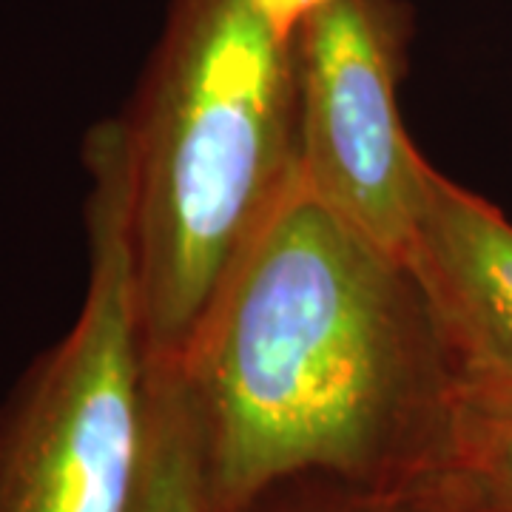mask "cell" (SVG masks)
<instances>
[{"mask_svg":"<svg viewBox=\"0 0 512 512\" xmlns=\"http://www.w3.org/2000/svg\"><path fill=\"white\" fill-rule=\"evenodd\" d=\"M180 365L205 512L299 476L433 473L458 376L416 271L296 174L239 254Z\"/></svg>","mask_w":512,"mask_h":512,"instance_id":"cell-1","label":"cell"},{"mask_svg":"<svg viewBox=\"0 0 512 512\" xmlns=\"http://www.w3.org/2000/svg\"><path fill=\"white\" fill-rule=\"evenodd\" d=\"M120 120L146 359L183 362L299 174L296 43H282L251 0H168Z\"/></svg>","mask_w":512,"mask_h":512,"instance_id":"cell-2","label":"cell"},{"mask_svg":"<svg viewBox=\"0 0 512 512\" xmlns=\"http://www.w3.org/2000/svg\"><path fill=\"white\" fill-rule=\"evenodd\" d=\"M83 168V302L0 399V512H131L143 473L148 362L120 117L86 131Z\"/></svg>","mask_w":512,"mask_h":512,"instance_id":"cell-3","label":"cell"},{"mask_svg":"<svg viewBox=\"0 0 512 512\" xmlns=\"http://www.w3.org/2000/svg\"><path fill=\"white\" fill-rule=\"evenodd\" d=\"M410 32L402 0H333L296 37L299 177L404 262L430 165L399 109Z\"/></svg>","mask_w":512,"mask_h":512,"instance_id":"cell-4","label":"cell"},{"mask_svg":"<svg viewBox=\"0 0 512 512\" xmlns=\"http://www.w3.org/2000/svg\"><path fill=\"white\" fill-rule=\"evenodd\" d=\"M407 265L427 293L458 384L512 393V222L427 165Z\"/></svg>","mask_w":512,"mask_h":512,"instance_id":"cell-5","label":"cell"},{"mask_svg":"<svg viewBox=\"0 0 512 512\" xmlns=\"http://www.w3.org/2000/svg\"><path fill=\"white\" fill-rule=\"evenodd\" d=\"M131 512H205L197 419L171 362L146 367V453Z\"/></svg>","mask_w":512,"mask_h":512,"instance_id":"cell-6","label":"cell"},{"mask_svg":"<svg viewBox=\"0 0 512 512\" xmlns=\"http://www.w3.org/2000/svg\"><path fill=\"white\" fill-rule=\"evenodd\" d=\"M481 512H512V393L458 384L436 470Z\"/></svg>","mask_w":512,"mask_h":512,"instance_id":"cell-7","label":"cell"},{"mask_svg":"<svg viewBox=\"0 0 512 512\" xmlns=\"http://www.w3.org/2000/svg\"><path fill=\"white\" fill-rule=\"evenodd\" d=\"M242 512H481L439 476L356 484L330 476H299L256 498Z\"/></svg>","mask_w":512,"mask_h":512,"instance_id":"cell-8","label":"cell"},{"mask_svg":"<svg viewBox=\"0 0 512 512\" xmlns=\"http://www.w3.org/2000/svg\"><path fill=\"white\" fill-rule=\"evenodd\" d=\"M259 18L271 26L282 43H296L299 32L305 29V23L319 15L325 6L333 0H251Z\"/></svg>","mask_w":512,"mask_h":512,"instance_id":"cell-9","label":"cell"}]
</instances>
